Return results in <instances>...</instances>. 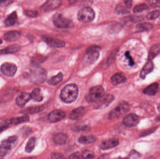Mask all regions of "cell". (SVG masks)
<instances>
[{
	"label": "cell",
	"mask_w": 160,
	"mask_h": 159,
	"mask_svg": "<svg viewBox=\"0 0 160 159\" xmlns=\"http://www.w3.org/2000/svg\"><path fill=\"white\" fill-rule=\"evenodd\" d=\"M78 95V88L74 84H68L61 92V98L66 103L73 102L77 99Z\"/></svg>",
	"instance_id": "cell-1"
},
{
	"label": "cell",
	"mask_w": 160,
	"mask_h": 159,
	"mask_svg": "<svg viewBox=\"0 0 160 159\" xmlns=\"http://www.w3.org/2000/svg\"><path fill=\"white\" fill-rule=\"evenodd\" d=\"M47 73L45 70L39 66H34L31 70L30 78L32 81L37 84H42L45 80Z\"/></svg>",
	"instance_id": "cell-2"
},
{
	"label": "cell",
	"mask_w": 160,
	"mask_h": 159,
	"mask_svg": "<svg viewBox=\"0 0 160 159\" xmlns=\"http://www.w3.org/2000/svg\"><path fill=\"white\" fill-rule=\"evenodd\" d=\"M130 105L125 101H121L110 112L109 118L110 119H115L123 116L129 110Z\"/></svg>",
	"instance_id": "cell-3"
},
{
	"label": "cell",
	"mask_w": 160,
	"mask_h": 159,
	"mask_svg": "<svg viewBox=\"0 0 160 159\" xmlns=\"http://www.w3.org/2000/svg\"><path fill=\"white\" fill-rule=\"evenodd\" d=\"M53 21L54 25L59 29H71L74 27L73 22L71 20L64 17L61 14H54Z\"/></svg>",
	"instance_id": "cell-4"
},
{
	"label": "cell",
	"mask_w": 160,
	"mask_h": 159,
	"mask_svg": "<svg viewBox=\"0 0 160 159\" xmlns=\"http://www.w3.org/2000/svg\"><path fill=\"white\" fill-rule=\"evenodd\" d=\"M104 93V89L100 85L92 87L86 96V100L89 103H95L103 97L105 95Z\"/></svg>",
	"instance_id": "cell-5"
},
{
	"label": "cell",
	"mask_w": 160,
	"mask_h": 159,
	"mask_svg": "<svg viewBox=\"0 0 160 159\" xmlns=\"http://www.w3.org/2000/svg\"><path fill=\"white\" fill-rule=\"evenodd\" d=\"M79 21L84 23L91 22L94 20L95 13L94 11L90 7H85L79 11L77 15Z\"/></svg>",
	"instance_id": "cell-6"
},
{
	"label": "cell",
	"mask_w": 160,
	"mask_h": 159,
	"mask_svg": "<svg viewBox=\"0 0 160 159\" xmlns=\"http://www.w3.org/2000/svg\"><path fill=\"white\" fill-rule=\"evenodd\" d=\"M100 48L98 46H91L86 51V60L88 63H93L99 57V51Z\"/></svg>",
	"instance_id": "cell-7"
},
{
	"label": "cell",
	"mask_w": 160,
	"mask_h": 159,
	"mask_svg": "<svg viewBox=\"0 0 160 159\" xmlns=\"http://www.w3.org/2000/svg\"><path fill=\"white\" fill-rule=\"evenodd\" d=\"M2 73L7 77H13L17 71V67L15 64L11 63H3L0 67Z\"/></svg>",
	"instance_id": "cell-8"
},
{
	"label": "cell",
	"mask_w": 160,
	"mask_h": 159,
	"mask_svg": "<svg viewBox=\"0 0 160 159\" xmlns=\"http://www.w3.org/2000/svg\"><path fill=\"white\" fill-rule=\"evenodd\" d=\"M114 99V97L110 94L104 95L101 99L95 103L94 108L95 109L105 108L112 102Z\"/></svg>",
	"instance_id": "cell-9"
},
{
	"label": "cell",
	"mask_w": 160,
	"mask_h": 159,
	"mask_svg": "<svg viewBox=\"0 0 160 159\" xmlns=\"http://www.w3.org/2000/svg\"><path fill=\"white\" fill-rule=\"evenodd\" d=\"M139 118L138 115L134 113H130L126 115L123 120V124L127 127H135L139 123Z\"/></svg>",
	"instance_id": "cell-10"
},
{
	"label": "cell",
	"mask_w": 160,
	"mask_h": 159,
	"mask_svg": "<svg viewBox=\"0 0 160 159\" xmlns=\"http://www.w3.org/2000/svg\"><path fill=\"white\" fill-rule=\"evenodd\" d=\"M42 39L48 45L53 48H62L65 46V43L64 42L56 38L43 36Z\"/></svg>",
	"instance_id": "cell-11"
},
{
	"label": "cell",
	"mask_w": 160,
	"mask_h": 159,
	"mask_svg": "<svg viewBox=\"0 0 160 159\" xmlns=\"http://www.w3.org/2000/svg\"><path fill=\"white\" fill-rule=\"evenodd\" d=\"M66 113L60 110H55L49 114L48 120L51 122H57L64 119Z\"/></svg>",
	"instance_id": "cell-12"
},
{
	"label": "cell",
	"mask_w": 160,
	"mask_h": 159,
	"mask_svg": "<svg viewBox=\"0 0 160 159\" xmlns=\"http://www.w3.org/2000/svg\"><path fill=\"white\" fill-rule=\"evenodd\" d=\"M61 4V2L58 0L48 1L41 7V9L43 11L48 12L53 10L60 7Z\"/></svg>",
	"instance_id": "cell-13"
},
{
	"label": "cell",
	"mask_w": 160,
	"mask_h": 159,
	"mask_svg": "<svg viewBox=\"0 0 160 159\" xmlns=\"http://www.w3.org/2000/svg\"><path fill=\"white\" fill-rule=\"evenodd\" d=\"M119 144L118 139L112 138L102 141L101 143L100 148L103 150H108L117 147Z\"/></svg>",
	"instance_id": "cell-14"
},
{
	"label": "cell",
	"mask_w": 160,
	"mask_h": 159,
	"mask_svg": "<svg viewBox=\"0 0 160 159\" xmlns=\"http://www.w3.org/2000/svg\"><path fill=\"white\" fill-rule=\"evenodd\" d=\"M31 95L30 93L22 92L17 97L16 99V104L19 107L23 108L31 100Z\"/></svg>",
	"instance_id": "cell-15"
},
{
	"label": "cell",
	"mask_w": 160,
	"mask_h": 159,
	"mask_svg": "<svg viewBox=\"0 0 160 159\" xmlns=\"http://www.w3.org/2000/svg\"><path fill=\"white\" fill-rule=\"evenodd\" d=\"M154 69V64L152 61L148 60V62L144 66L140 72V77L141 79H145V77L149 73L152 71Z\"/></svg>",
	"instance_id": "cell-16"
},
{
	"label": "cell",
	"mask_w": 160,
	"mask_h": 159,
	"mask_svg": "<svg viewBox=\"0 0 160 159\" xmlns=\"http://www.w3.org/2000/svg\"><path fill=\"white\" fill-rule=\"evenodd\" d=\"M17 137L15 136H11L6 140L2 141V146L10 150L15 146V144H17Z\"/></svg>",
	"instance_id": "cell-17"
},
{
	"label": "cell",
	"mask_w": 160,
	"mask_h": 159,
	"mask_svg": "<svg viewBox=\"0 0 160 159\" xmlns=\"http://www.w3.org/2000/svg\"><path fill=\"white\" fill-rule=\"evenodd\" d=\"M20 46L17 44L10 45L4 49L0 50V55L5 54H13L18 52L21 50Z\"/></svg>",
	"instance_id": "cell-18"
},
{
	"label": "cell",
	"mask_w": 160,
	"mask_h": 159,
	"mask_svg": "<svg viewBox=\"0 0 160 159\" xmlns=\"http://www.w3.org/2000/svg\"><path fill=\"white\" fill-rule=\"evenodd\" d=\"M85 112V109L83 107H80L73 110L70 113L69 118L72 120H78L81 118Z\"/></svg>",
	"instance_id": "cell-19"
},
{
	"label": "cell",
	"mask_w": 160,
	"mask_h": 159,
	"mask_svg": "<svg viewBox=\"0 0 160 159\" xmlns=\"http://www.w3.org/2000/svg\"><path fill=\"white\" fill-rule=\"evenodd\" d=\"M159 84L157 83L152 84L143 91V92L149 96H154L158 92Z\"/></svg>",
	"instance_id": "cell-20"
},
{
	"label": "cell",
	"mask_w": 160,
	"mask_h": 159,
	"mask_svg": "<svg viewBox=\"0 0 160 159\" xmlns=\"http://www.w3.org/2000/svg\"><path fill=\"white\" fill-rule=\"evenodd\" d=\"M21 32L19 31H10L6 33L4 36V39L5 40L8 42H13L16 41L20 38Z\"/></svg>",
	"instance_id": "cell-21"
},
{
	"label": "cell",
	"mask_w": 160,
	"mask_h": 159,
	"mask_svg": "<svg viewBox=\"0 0 160 159\" xmlns=\"http://www.w3.org/2000/svg\"><path fill=\"white\" fill-rule=\"evenodd\" d=\"M68 136L63 132L56 133L53 137V141L57 145H62L66 144L68 141Z\"/></svg>",
	"instance_id": "cell-22"
},
{
	"label": "cell",
	"mask_w": 160,
	"mask_h": 159,
	"mask_svg": "<svg viewBox=\"0 0 160 159\" xmlns=\"http://www.w3.org/2000/svg\"><path fill=\"white\" fill-rule=\"evenodd\" d=\"M126 78L124 75L120 73L115 74L111 79L112 84L114 85H118L126 81Z\"/></svg>",
	"instance_id": "cell-23"
},
{
	"label": "cell",
	"mask_w": 160,
	"mask_h": 159,
	"mask_svg": "<svg viewBox=\"0 0 160 159\" xmlns=\"http://www.w3.org/2000/svg\"><path fill=\"white\" fill-rule=\"evenodd\" d=\"M97 140L96 137L93 135H85L80 137L78 139L79 143L82 144H91Z\"/></svg>",
	"instance_id": "cell-24"
},
{
	"label": "cell",
	"mask_w": 160,
	"mask_h": 159,
	"mask_svg": "<svg viewBox=\"0 0 160 159\" xmlns=\"http://www.w3.org/2000/svg\"><path fill=\"white\" fill-rule=\"evenodd\" d=\"M17 18H18V16H17V12L15 11L13 12L5 19L4 21L5 26L9 27L14 25L17 22Z\"/></svg>",
	"instance_id": "cell-25"
},
{
	"label": "cell",
	"mask_w": 160,
	"mask_h": 159,
	"mask_svg": "<svg viewBox=\"0 0 160 159\" xmlns=\"http://www.w3.org/2000/svg\"><path fill=\"white\" fill-rule=\"evenodd\" d=\"M160 53V44H155L153 45L149 51V60H152Z\"/></svg>",
	"instance_id": "cell-26"
},
{
	"label": "cell",
	"mask_w": 160,
	"mask_h": 159,
	"mask_svg": "<svg viewBox=\"0 0 160 159\" xmlns=\"http://www.w3.org/2000/svg\"><path fill=\"white\" fill-rule=\"evenodd\" d=\"M153 28L152 24L149 22H143L137 24L136 27V31L138 32L149 31Z\"/></svg>",
	"instance_id": "cell-27"
},
{
	"label": "cell",
	"mask_w": 160,
	"mask_h": 159,
	"mask_svg": "<svg viewBox=\"0 0 160 159\" xmlns=\"http://www.w3.org/2000/svg\"><path fill=\"white\" fill-rule=\"evenodd\" d=\"M63 76L61 73H59L56 76H53L52 78H51L47 83L49 85L55 86L59 84L60 82L62 81Z\"/></svg>",
	"instance_id": "cell-28"
},
{
	"label": "cell",
	"mask_w": 160,
	"mask_h": 159,
	"mask_svg": "<svg viewBox=\"0 0 160 159\" xmlns=\"http://www.w3.org/2000/svg\"><path fill=\"white\" fill-rule=\"evenodd\" d=\"M31 98L34 101L37 102H41L43 99L41 90L40 88H36L33 90L31 94Z\"/></svg>",
	"instance_id": "cell-29"
},
{
	"label": "cell",
	"mask_w": 160,
	"mask_h": 159,
	"mask_svg": "<svg viewBox=\"0 0 160 159\" xmlns=\"http://www.w3.org/2000/svg\"><path fill=\"white\" fill-rule=\"evenodd\" d=\"M12 124L18 125L19 124L26 122L30 120L29 117L27 115L21 116V117H16V118H11V119Z\"/></svg>",
	"instance_id": "cell-30"
},
{
	"label": "cell",
	"mask_w": 160,
	"mask_h": 159,
	"mask_svg": "<svg viewBox=\"0 0 160 159\" xmlns=\"http://www.w3.org/2000/svg\"><path fill=\"white\" fill-rule=\"evenodd\" d=\"M36 143V139L34 137H32L27 142V145L25 148V151L28 153L32 152L34 150Z\"/></svg>",
	"instance_id": "cell-31"
},
{
	"label": "cell",
	"mask_w": 160,
	"mask_h": 159,
	"mask_svg": "<svg viewBox=\"0 0 160 159\" xmlns=\"http://www.w3.org/2000/svg\"><path fill=\"white\" fill-rule=\"evenodd\" d=\"M43 109V107H42V106L32 107V108H28L24 110L23 112L24 113L33 114V113L40 112V111L42 110Z\"/></svg>",
	"instance_id": "cell-32"
},
{
	"label": "cell",
	"mask_w": 160,
	"mask_h": 159,
	"mask_svg": "<svg viewBox=\"0 0 160 159\" xmlns=\"http://www.w3.org/2000/svg\"><path fill=\"white\" fill-rule=\"evenodd\" d=\"M12 124L11 119H8L3 121L0 123V133L8 129Z\"/></svg>",
	"instance_id": "cell-33"
},
{
	"label": "cell",
	"mask_w": 160,
	"mask_h": 159,
	"mask_svg": "<svg viewBox=\"0 0 160 159\" xmlns=\"http://www.w3.org/2000/svg\"><path fill=\"white\" fill-rule=\"evenodd\" d=\"M148 9H149V7L147 4L142 3V4H139V5L135 6L133 9V12L137 13L141 12L143 11L148 10Z\"/></svg>",
	"instance_id": "cell-34"
},
{
	"label": "cell",
	"mask_w": 160,
	"mask_h": 159,
	"mask_svg": "<svg viewBox=\"0 0 160 159\" xmlns=\"http://www.w3.org/2000/svg\"><path fill=\"white\" fill-rule=\"evenodd\" d=\"M160 13L159 11L154 10L148 14L147 16H146V18L149 20H152L155 19L157 18L160 16Z\"/></svg>",
	"instance_id": "cell-35"
},
{
	"label": "cell",
	"mask_w": 160,
	"mask_h": 159,
	"mask_svg": "<svg viewBox=\"0 0 160 159\" xmlns=\"http://www.w3.org/2000/svg\"><path fill=\"white\" fill-rule=\"evenodd\" d=\"M82 158L84 159H94V154L92 152L88 150L83 151L82 154Z\"/></svg>",
	"instance_id": "cell-36"
},
{
	"label": "cell",
	"mask_w": 160,
	"mask_h": 159,
	"mask_svg": "<svg viewBox=\"0 0 160 159\" xmlns=\"http://www.w3.org/2000/svg\"><path fill=\"white\" fill-rule=\"evenodd\" d=\"M124 56H125L126 59L128 60L129 65L130 66H134L135 63H134V60H133V57H132L131 55L130 52L129 51H126V52L125 53Z\"/></svg>",
	"instance_id": "cell-37"
},
{
	"label": "cell",
	"mask_w": 160,
	"mask_h": 159,
	"mask_svg": "<svg viewBox=\"0 0 160 159\" xmlns=\"http://www.w3.org/2000/svg\"><path fill=\"white\" fill-rule=\"evenodd\" d=\"M25 15L28 17L34 18L37 17L38 15V12L36 11L31 10H26L24 12Z\"/></svg>",
	"instance_id": "cell-38"
},
{
	"label": "cell",
	"mask_w": 160,
	"mask_h": 159,
	"mask_svg": "<svg viewBox=\"0 0 160 159\" xmlns=\"http://www.w3.org/2000/svg\"><path fill=\"white\" fill-rule=\"evenodd\" d=\"M51 159H67L62 154L59 153H54L51 155Z\"/></svg>",
	"instance_id": "cell-39"
},
{
	"label": "cell",
	"mask_w": 160,
	"mask_h": 159,
	"mask_svg": "<svg viewBox=\"0 0 160 159\" xmlns=\"http://www.w3.org/2000/svg\"><path fill=\"white\" fill-rule=\"evenodd\" d=\"M69 159H83L82 155L79 152H75L72 154L69 157Z\"/></svg>",
	"instance_id": "cell-40"
},
{
	"label": "cell",
	"mask_w": 160,
	"mask_h": 159,
	"mask_svg": "<svg viewBox=\"0 0 160 159\" xmlns=\"http://www.w3.org/2000/svg\"><path fill=\"white\" fill-rule=\"evenodd\" d=\"M9 150L3 147V146H0V157L5 156L8 153Z\"/></svg>",
	"instance_id": "cell-41"
},
{
	"label": "cell",
	"mask_w": 160,
	"mask_h": 159,
	"mask_svg": "<svg viewBox=\"0 0 160 159\" xmlns=\"http://www.w3.org/2000/svg\"><path fill=\"white\" fill-rule=\"evenodd\" d=\"M116 10L119 14H126L129 13L128 11L124 7L122 6H119L116 8Z\"/></svg>",
	"instance_id": "cell-42"
},
{
	"label": "cell",
	"mask_w": 160,
	"mask_h": 159,
	"mask_svg": "<svg viewBox=\"0 0 160 159\" xmlns=\"http://www.w3.org/2000/svg\"><path fill=\"white\" fill-rule=\"evenodd\" d=\"M149 3L152 7L160 8V0H156V1L152 0L149 1Z\"/></svg>",
	"instance_id": "cell-43"
},
{
	"label": "cell",
	"mask_w": 160,
	"mask_h": 159,
	"mask_svg": "<svg viewBox=\"0 0 160 159\" xmlns=\"http://www.w3.org/2000/svg\"><path fill=\"white\" fill-rule=\"evenodd\" d=\"M130 157L132 159H138L140 158V155L139 153L135 151H132L130 154Z\"/></svg>",
	"instance_id": "cell-44"
},
{
	"label": "cell",
	"mask_w": 160,
	"mask_h": 159,
	"mask_svg": "<svg viewBox=\"0 0 160 159\" xmlns=\"http://www.w3.org/2000/svg\"><path fill=\"white\" fill-rule=\"evenodd\" d=\"M13 1H0V6L5 7L11 4Z\"/></svg>",
	"instance_id": "cell-45"
},
{
	"label": "cell",
	"mask_w": 160,
	"mask_h": 159,
	"mask_svg": "<svg viewBox=\"0 0 160 159\" xmlns=\"http://www.w3.org/2000/svg\"><path fill=\"white\" fill-rule=\"evenodd\" d=\"M155 129L152 128L149 130V131H145V132H142V134H141L142 136H145V135H149L150 133H152L153 132L155 131Z\"/></svg>",
	"instance_id": "cell-46"
},
{
	"label": "cell",
	"mask_w": 160,
	"mask_h": 159,
	"mask_svg": "<svg viewBox=\"0 0 160 159\" xmlns=\"http://www.w3.org/2000/svg\"><path fill=\"white\" fill-rule=\"evenodd\" d=\"M124 4L126 5L127 8H131L132 6V1H124Z\"/></svg>",
	"instance_id": "cell-47"
},
{
	"label": "cell",
	"mask_w": 160,
	"mask_h": 159,
	"mask_svg": "<svg viewBox=\"0 0 160 159\" xmlns=\"http://www.w3.org/2000/svg\"><path fill=\"white\" fill-rule=\"evenodd\" d=\"M109 158H110V156L108 154H104L100 156L98 159H109Z\"/></svg>",
	"instance_id": "cell-48"
},
{
	"label": "cell",
	"mask_w": 160,
	"mask_h": 159,
	"mask_svg": "<svg viewBox=\"0 0 160 159\" xmlns=\"http://www.w3.org/2000/svg\"><path fill=\"white\" fill-rule=\"evenodd\" d=\"M21 159H37L35 157H25V158H21Z\"/></svg>",
	"instance_id": "cell-49"
},
{
	"label": "cell",
	"mask_w": 160,
	"mask_h": 159,
	"mask_svg": "<svg viewBox=\"0 0 160 159\" xmlns=\"http://www.w3.org/2000/svg\"><path fill=\"white\" fill-rule=\"evenodd\" d=\"M116 159H129L127 158H122V157H119V158H117Z\"/></svg>",
	"instance_id": "cell-50"
},
{
	"label": "cell",
	"mask_w": 160,
	"mask_h": 159,
	"mask_svg": "<svg viewBox=\"0 0 160 159\" xmlns=\"http://www.w3.org/2000/svg\"><path fill=\"white\" fill-rule=\"evenodd\" d=\"M2 40L0 39V45L1 44H2Z\"/></svg>",
	"instance_id": "cell-51"
},
{
	"label": "cell",
	"mask_w": 160,
	"mask_h": 159,
	"mask_svg": "<svg viewBox=\"0 0 160 159\" xmlns=\"http://www.w3.org/2000/svg\"><path fill=\"white\" fill-rule=\"evenodd\" d=\"M158 109H159V110L160 111V105H159V107H158Z\"/></svg>",
	"instance_id": "cell-52"
}]
</instances>
